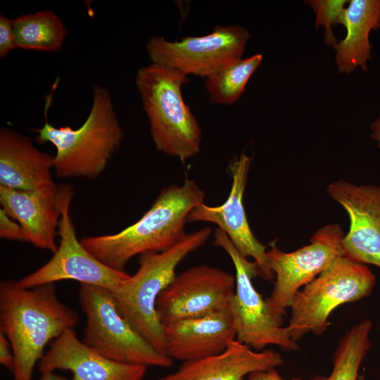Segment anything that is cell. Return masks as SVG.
<instances>
[{
	"label": "cell",
	"mask_w": 380,
	"mask_h": 380,
	"mask_svg": "<svg viewBox=\"0 0 380 380\" xmlns=\"http://www.w3.org/2000/svg\"><path fill=\"white\" fill-rule=\"evenodd\" d=\"M78 320L77 312L58 299L54 284L25 289L15 280L1 281L0 331L13 352V380H32L47 343Z\"/></svg>",
	"instance_id": "cell-1"
},
{
	"label": "cell",
	"mask_w": 380,
	"mask_h": 380,
	"mask_svg": "<svg viewBox=\"0 0 380 380\" xmlns=\"http://www.w3.org/2000/svg\"><path fill=\"white\" fill-rule=\"evenodd\" d=\"M205 193L195 180L185 177L182 185L163 188L150 208L134 224L113 234L84 236L86 249L106 265L124 271L136 255L163 251L179 241L188 216L204 203Z\"/></svg>",
	"instance_id": "cell-2"
},
{
	"label": "cell",
	"mask_w": 380,
	"mask_h": 380,
	"mask_svg": "<svg viewBox=\"0 0 380 380\" xmlns=\"http://www.w3.org/2000/svg\"><path fill=\"white\" fill-rule=\"evenodd\" d=\"M57 83L46 96L45 122L41 128L34 129L37 133L36 140L55 146L53 170L58 178L95 180L105 172L125 137L112 96L106 87L96 84L92 89L91 107L84 123L77 129L57 127L48 120Z\"/></svg>",
	"instance_id": "cell-3"
},
{
	"label": "cell",
	"mask_w": 380,
	"mask_h": 380,
	"mask_svg": "<svg viewBox=\"0 0 380 380\" xmlns=\"http://www.w3.org/2000/svg\"><path fill=\"white\" fill-rule=\"evenodd\" d=\"M189 82L182 72L152 63L135 76L156 148L182 165L199 153L202 143L201 126L182 94Z\"/></svg>",
	"instance_id": "cell-4"
},
{
	"label": "cell",
	"mask_w": 380,
	"mask_h": 380,
	"mask_svg": "<svg viewBox=\"0 0 380 380\" xmlns=\"http://www.w3.org/2000/svg\"><path fill=\"white\" fill-rule=\"evenodd\" d=\"M211 234V228L205 227L187 233L163 251L139 255L137 272L111 292L121 315L164 355L163 327L156 310V300L177 275L175 271L180 262L203 246Z\"/></svg>",
	"instance_id": "cell-5"
},
{
	"label": "cell",
	"mask_w": 380,
	"mask_h": 380,
	"mask_svg": "<svg viewBox=\"0 0 380 380\" xmlns=\"http://www.w3.org/2000/svg\"><path fill=\"white\" fill-rule=\"evenodd\" d=\"M376 277L367 265L341 255L295 296L288 326L298 342L308 333L319 336L330 325L329 317L340 305L370 296Z\"/></svg>",
	"instance_id": "cell-6"
},
{
	"label": "cell",
	"mask_w": 380,
	"mask_h": 380,
	"mask_svg": "<svg viewBox=\"0 0 380 380\" xmlns=\"http://www.w3.org/2000/svg\"><path fill=\"white\" fill-rule=\"evenodd\" d=\"M79 300L86 317L82 341L87 347L121 363L146 367L173 365L121 315L110 291L81 284Z\"/></svg>",
	"instance_id": "cell-7"
},
{
	"label": "cell",
	"mask_w": 380,
	"mask_h": 380,
	"mask_svg": "<svg viewBox=\"0 0 380 380\" xmlns=\"http://www.w3.org/2000/svg\"><path fill=\"white\" fill-rule=\"evenodd\" d=\"M213 239V244L227 253L235 269L236 286L229 310L236 340L257 351L268 346H277L285 350H300L288 327H283V322L274 316L266 299L253 285V278L260 276L258 264L241 255L221 229L216 228Z\"/></svg>",
	"instance_id": "cell-8"
},
{
	"label": "cell",
	"mask_w": 380,
	"mask_h": 380,
	"mask_svg": "<svg viewBox=\"0 0 380 380\" xmlns=\"http://www.w3.org/2000/svg\"><path fill=\"white\" fill-rule=\"evenodd\" d=\"M73 196L74 190L70 184L58 186L59 245L46 263L18 281L20 286L32 289L70 279L113 292L129 277L125 271L114 270L99 260L77 239L70 215Z\"/></svg>",
	"instance_id": "cell-9"
},
{
	"label": "cell",
	"mask_w": 380,
	"mask_h": 380,
	"mask_svg": "<svg viewBox=\"0 0 380 380\" xmlns=\"http://www.w3.org/2000/svg\"><path fill=\"white\" fill-rule=\"evenodd\" d=\"M251 37L240 25H216L203 36H186L169 41L153 36L145 44L152 63L173 68L189 76L208 77L227 65L242 58Z\"/></svg>",
	"instance_id": "cell-10"
},
{
	"label": "cell",
	"mask_w": 380,
	"mask_h": 380,
	"mask_svg": "<svg viewBox=\"0 0 380 380\" xmlns=\"http://www.w3.org/2000/svg\"><path fill=\"white\" fill-rule=\"evenodd\" d=\"M338 224H327L311 236L310 243L292 252H284L275 242L267 250V265L275 283L266 300L274 315L284 322V315L296 293L343 255V236Z\"/></svg>",
	"instance_id": "cell-11"
},
{
	"label": "cell",
	"mask_w": 380,
	"mask_h": 380,
	"mask_svg": "<svg viewBox=\"0 0 380 380\" xmlns=\"http://www.w3.org/2000/svg\"><path fill=\"white\" fill-rule=\"evenodd\" d=\"M235 286V277L219 267L201 265L188 268L176 275L158 296V319L163 326L229 309Z\"/></svg>",
	"instance_id": "cell-12"
},
{
	"label": "cell",
	"mask_w": 380,
	"mask_h": 380,
	"mask_svg": "<svg viewBox=\"0 0 380 380\" xmlns=\"http://www.w3.org/2000/svg\"><path fill=\"white\" fill-rule=\"evenodd\" d=\"M253 157L243 151L230 162L228 169L232 183L225 202L217 206L204 203L194 208L188 216V222H206L217 226L229 237L239 253L245 258H253L260 269V277L272 281L274 277L267 261V246L253 233L243 205V195Z\"/></svg>",
	"instance_id": "cell-13"
},
{
	"label": "cell",
	"mask_w": 380,
	"mask_h": 380,
	"mask_svg": "<svg viewBox=\"0 0 380 380\" xmlns=\"http://www.w3.org/2000/svg\"><path fill=\"white\" fill-rule=\"evenodd\" d=\"M327 194L350 219L349 230L341 241L343 255L380 269V186L338 179L328 185Z\"/></svg>",
	"instance_id": "cell-14"
},
{
	"label": "cell",
	"mask_w": 380,
	"mask_h": 380,
	"mask_svg": "<svg viewBox=\"0 0 380 380\" xmlns=\"http://www.w3.org/2000/svg\"><path fill=\"white\" fill-rule=\"evenodd\" d=\"M57 369L71 372L68 380H144L147 367L118 362L97 353L70 329L51 341L39 363L41 374Z\"/></svg>",
	"instance_id": "cell-15"
},
{
	"label": "cell",
	"mask_w": 380,
	"mask_h": 380,
	"mask_svg": "<svg viewBox=\"0 0 380 380\" xmlns=\"http://www.w3.org/2000/svg\"><path fill=\"white\" fill-rule=\"evenodd\" d=\"M164 353L183 362L223 352L236 339L229 309L163 324Z\"/></svg>",
	"instance_id": "cell-16"
},
{
	"label": "cell",
	"mask_w": 380,
	"mask_h": 380,
	"mask_svg": "<svg viewBox=\"0 0 380 380\" xmlns=\"http://www.w3.org/2000/svg\"><path fill=\"white\" fill-rule=\"evenodd\" d=\"M0 203L1 208L20 224L26 242L53 253L56 251L61 218L58 186L34 191L0 186Z\"/></svg>",
	"instance_id": "cell-17"
},
{
	"label": "cell",
	"mask_w": 380,
	"mask_h": 380,
	"mask_svg": "<svg viewBox=\"0 0 380 380\" xmlns=\"http://www.w3.org/2000/svg\"><path fill=\"white\" fill-rule=\"evenodd\" d=\"M53 156L39 151L32 139L8 127L0 129V186L34 191L56 186Z\"/></svg>",
	"instance_id": "cell-18"
},
{
	"label": "cell",
	"mask_w": 380,
	"mask_h": 380,
	"mask_svg": "<svg viewBox=\"0 0 380 380\" xmlns=\"http://www.w3.org/2000/svg\"><path fill=\"white\" fill-rule=\"evenodd\" d=\"M284 362L278 352L257 351L235 339L221 353L184 362L158 380H243L253 372L276 369Z\"/></svg>",
	"instance_id": "cell-19"
},
{
	"label": "cell",
	"mask_w": 380,
	"mask_h": 380,
	"mask_svg": "<svg viewBox=\"0 0 380 380\" xmlns=\"http://www.w3.org/2000/svg\"><path fill=\"white\" fill-rule=\"evenodd\" d=\"M344 27L346 34L334 49L337 72L350 74L357 68L367 71L372 59L369 35L380 27V0H349Z\"/></svg>",
	"instance_id": "cell-20"
},
{
	"label": "cell",
	"mask_w": 380,
	"mask_h": 380,
	"mask_svg": "<svg viewBox=\"0 0 380 380\" xmlns=\"http://www.w3.org/2000/svg\"><path fill=\"white\" fill-rule=\"evenodd\" d=\"M13 25L17 47L25 50L58 52L68 34L62 19L51 10L20 15Z\"/></svg>",
	"instance_id": "cell-21"
},
{
	"label": "cell",
	"mask_w": 380,
	"mask_h": 380,
	"mask_svg": "<svg viewBox=\"0 0 380 380\" xmlns=\"http://www.w3.org/2000/svg\"><path fill=\"white\" fill-rule=\"evenodd\" d=\"M372 323L365 319L349 329L338 340L327 376L315 375L310 380H359L360 365L371 348Z\"/></svg>",
	"instance_id": "cell-22"
},
{
	"label": "cell",
	"mask_w": 380,
	"mask_h": 380,
	"mask_svg": "<svg viewBox=\"0 0 380 380\" xmlns=\"http://www.w3.org/2000/svg\"><path fill=\"white\" fill-rule=\"evenodd\" d=\"M262 55L254 54L237 60L205 78V88L210 103L230 106L245 92L246 84L262 61Z\"/></svg>",
	"instance_id": "cell-23"
},
{
	"label": "cell",
	"mask_w": 380,
	"mask_h": 380,
	"mask_svg": "<svg viewBox=\"0 0 380 380\" xmlns=\"http://www.w3.org/2000/svg\"><path fill=\"white\" fill-rule=\"evenodd\" d=\"M348 0H309L307 4L315 15V27L324 29V43L334 49L339 41L333 33L337 25L345 24Z\"/></svg>",
	"instance_id": "cell-24"
},
{
	"label": "cell",
	"mask_w": 380,
	"mask_h": 380,
	"mask_svg": "<svg viewBox=\"0 0 380 380\" xmlns=\"http://www.w3.org/2000/svg\"><path fill=\"white\" fill-rule=\"evenodd\" d=\"M17 48L13 19L0 15V58Z\"/></svg>",
	"instance_id": "cell-25"
},
{
	"label": "cell",
	"mask_w": 380,
	"mask_h": 380,
	"mask_svg": "<svg viewBox=\"0 0 380 380\" xmlns=\"http://www.w3.org/2000/svg\"><path fill=\"white\" fill-rule=\"evenodd\" d=\"M0 237L4 239L25 241V235L20 224L0 209Z\"/></svg>",
	"instance_id": "cell-26"
},
{
	"label": "cell",
	"mask_w": 380,
	"mask_h": 380,
	"mask_svg": "<svg viewBox=\"0 0 380 380\" xmlns=\"http://www.w3.org/2000/svg\"><path fill=\"white\" fill-rule=\"evenodd\" d=\"M0 363L10 371H13L14 367L13 352L8 338L1 331H0Z\"/></svg>",
	"instance_id": "cell-27"
},
{
	"label": "cell",
	"mask_w": 380,
	"mask_h": 380,
	"mask_svg": "<svg viewBox=\"0 0 380 380\" xmlns=\"http://www.w3.org/2000/svg\"><path fill=\"white\" fill-rule=\"evenodd\" d=\"M248 380H303L300 377H294L292 379H286L282 377L274 369H270L267 370H262L253 372L248 375ZM310 380V378L307 379Z\"/></svg>",
	"instance_id": "cell-28"
},
{
	"label": "cell",
	"mask_w": 380,
	"mask_h": 380,
	"mask_svg": "<svg viewBox=\"0 0 380 380\" xmlns=\"http://www.w3.org/2000/svg\"><path fill=\"white\" fill-rule=\"evenodd\" d=\"M370 137L376 143L380 151V114L370 125Z\"/></svg>",
	"instance_id": "cell-29"
},
{
	"label": "cell",
	"mask_w": 380,
	"mask_h": 380,
	"mask_svg": "<svg viewBox=\"0 0 380 380\" xmlns=\"http://www.w3.org/2000/svg\"><path fill=\"white\" fill-rule=\"evenodd\" d=\"M39 380H68V379L56 374L54 372H49V373L42 374V376L40 377Z\"/></svg>",
	"instance_id": "cell-30"
},
{
	"label": "cell",
	"mask_w": 380,
	"mask_h": 380,
	"mask_svg": "<svg viewBox=\"0 0 380 380\" xmlns=\"http://www.w3.org/2000/svg\"><path fill=\"white\" fill-rule=\"evenodd\" d=\"M359 380H365V377L363 373L360 375Z\"/></svg>",
	"instance_id": "cell-31"
},
{
	"label": "cell",
	"mask_w": 380,
	"mask_h": 380,
	"mask_svg": "<svg viewBox=\"0 0 380 380\" xmlns=\"http://www.w3.org/2000/svg\"><path fill=\"white\" fill-rule=\"evenodd\" d=\"M378 330H379V334H380V322H379V324Z\"/></svg>",
	"instance_id": "cell-32"
}]
</instances>
